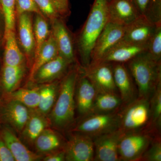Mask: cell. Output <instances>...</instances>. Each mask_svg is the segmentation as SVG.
Here are the masks:
<instances>
[{
	"mask_svg": "<svg viewBox=\"0 0 161 161\" xmlns=\"http://www.w3.org/2000/svg\"><path fill=\"white\" fill-rule=\"evenodd\" d=\"M110 0H95L87 19L75 40L76 53L80 67L84 68L91 63V55L98 36L108 22V4Z\"/></svg>",
	"mask_w": 161,
	"mask_h": 161,
	"instance_id": "6da1fadb",
	"label": "cell"
},
{
	"mask_svg": "<svg viewBox=\"0 0 161 161\" xmlns=\"http://www.w3.org/2000/svg\"><path fill=\"white\" fill-rule=\"evenodd\" d=\"M80 66L69 70L59 85L58 97L50 115L52 125L59 130H65L72 125L76 109L75 92Z\"/></svg>",
	"mask_w": 161,
	"mask_h": 161,
	"instance_id": "7a4b0ae2",
	"label": "cell"
},
{
	"mask_svg": "<svg viewBox=\"0 0 161 161\" xmlns=\"http://www.w3.org/2000/svg\"><path fill=\"white\" fill-rule=\"evenodd\" d=\"M137 90V97L150 99L161 81V61H157L147 52L125 63Z\"/></svg>",
	"mask_w": 161,
	"mask_h": 161,
	"instance_id": "3957f363",
	"label": "cell"
},
{
	"mask_svg": "<svg viewBox=\"0 0 161 161\" xmlns=\"http://www.w3.org/2000/svg\"><path fill=\"white\" fill-rule=\"evenodd\" d=\"M150 119V99L137 97L119 110L118 130L124 134L146 130Z\"/></svg>",
	"mask_w": 161,
	"mask_h": 161,
	"instance_id": "277c9868",
	"label": "cell"
},
{
	"mask_svg": "<svg viewBox=\"0 0 161 161\" xmlns=\"http://www.w3.org/2000/svg\"><path fill=\"white\" fill-rule=\"evenodd\" d=\"M119 110L111 113H92L84 116L71 131L88 136L94 139L101 135L118 130Z\"/></svg>",
	"mask_w": 161,
	"mask_h": 161,
	"instance_id": "5b68a950",
	"label": "cell"
},
{
	"mask_svg": "<svg viewBox=\"0 0 161 161\" xmlns=\"http://www.w3.org/2000/svg\"><path fill=\"white\" fill-rule=\"evenodd\" d=\"M155 134L147 130L125 133L121 137L118 146L121 161L141 160Z\"/></svg>",
	"mask_w": 161,
	"mask_h": 161,
	"instance_id": "8992f818",
	"label": "cell"
},
{
	"mask_svg": "<svg viewBox=\"0 0 161 161\" xmlns=\"http://www.w3.org/2000/svg\"><path fill=\"white\" fill-rule=\"evenodd\" d=\"M81 68L97 93H118L114 81L112 63L100 61L91 63L86 68Z\"/></svg>",
	"mask_w": 161,
	"mask_h": 161,
	"instance_id": "52a82bcc",
	"label": "cell"
},
{
	"mask_svg": "<svg viewBox=\"0 0 161 161\" xmlns=\"http://www.w3.org/2000/svg\"><path fill=\"white\" fill-rule=\"evenodd\" d=\"M73 132L64 149L65 161H93L95 158L93 139L88 136Z\"/></svg>",
	"mask_w": 161,
	"mask_h": 161,
	"instance_id": "ba28073f",
	"label": "cell"
},
{
	"mask_svg": "<svg viewBox=\"0 0 161 161\" xmlns=\"http://www.w3.org/2000/svg\"><path fill=\"white\" fill-rule=\"evenodd\" d=\"M125 27L109 22L107 23L93 47L90 64L100 61L107 52L122 39Z\"/></svg>",
	"mask_w": 161,
	"mask_h": 161,
	"instance_id": "9c48e42d",
	"label": "cell"
},
{
	"mask_svg": "<svg viewBox=\"0 0 161 161\" xmlns=\"http://www.w3.org/2000/svg\"><path fill=\"white\" fill-rule=\"evenodd\" d=\"M124 134L118 129L94 138V161H121L118 146L121 137Z\"/></svg>",
	"mask_w": 161,
	"mask_h": 161,
	"instance_id": "30bf717a",
	"label": "cell"
},
{
	"mask_svg": "<svg viewBox=\"0 0 161 161\" xmlns=\"http://www.w3.org/2000/svg\"><path fill=\"white\" fill-rule=\"evenodd\" d=\"M97 91L80 66L75 92L76 108L81 116L92 113Z\"/></svg>",
	"mask_w": 161,
	"mask_h": 161,
	"instance_id": "8fae6325",
	"label": "cell"
},
{
	"mask_svg": "<svg viewBox=\"0 0 161 161\" xmlns=\"http://www.w3.org/2000/svg\"><path fill=\"white\" fill-rule=\"evenodd\" d=\"M52 33L54 38L59 55L73 64L76 60L75 40L63 19H57L51 21Z\"/></svg>",
	"mask_w": 161,
	"mask_h": 161,
	"instance_id": "7c38bea8",
	"label": "cell"
},
{
	"mask_svg": "<svg viewBox=\"0 0 161 161\" xmlns=\"http://www.w3.org/2000/svg\"><path fill=\"white\" fill-rule=\"evenodd\" d=\"M115 86L123 106L137 98L136 85L132 75L125 63H112Z\"/></svg>",
	"mask_w": 161,
	"mask_h": 161,
	"instance_id": "4fadbf2b",
	"label": "cell"
},
{
	"mask_svg": "<svg viewBox=\"0 0 161 161\" xmlns=\"http://www.w3.org/2000/svg\"><path fill=\"white\" fill-rule=\"evenodd\" d=\"M158 26L144 16H140L125 26L121 40L135 44L147 45Z\"/></svg>",
	"mask_w": 161,
	"mask_h": 161,
	"instance_id": "5bb4252c",
	"label": "cell"
},
{
	"mask_svg": "<svg viewBox=\"0 0 161 161\" xmlns=\"http://www.w3.org/2000/svg\"><path fill=\"white\" fill-rule=\"evenodd\" d=\"M108 22L126 26L141 16L132 0H110Z\"/></svg>",
	"mask_w": 161,
	"mask_h": 161,
	"instance_id": "9a60e30c",
	"label": "cell"
},
{
	"mask_svg": "<svg viewBox=\"0 0 161 161\" xmlns=\"http://www.w3.org/2000/svg\"><path fill=\"white\" fill-rule=\"evenodd\" d=\"M147 50V45L135 44L121 40L107 52L100 61L125 64Z\"/></svg>",
	"mask_w": 161,
	"mask_h": 161,
	"instance_id": "2e32d148",
	"label": "cell"
},
{
	"mask_svg": "<svg viewBox=\"0 0 161 161\" xmlns=\"http://www.w3.org/2000/svg\"><path fill=\"white\" fill-rule=\"evenodd\" d=\"M72 64L60 55L45 63L37 70L32 80L39 83H45L64 76Z\"/></svg>",
	"mask_w": 161,
	"mask_h": 161,
	"instance_id": "e0dca14e",
	"label": "cell"
},
{
	"mask_svg": "<svg viewBox=\"0 0 161 161\" xmlns=\"http://www.w3.org/2000/svg\"><path fill=\"white\" fill-rule=\"evenodd\" d=\"M18 32L19 41L25 57L28 61L34 58L35 40L33 26L30 13H24L18 16Z\"/></svg>",
	"mask_w": 161,
	"mask_h": 161,
	"instance_id": "ac0fdd59",
	"label": "cell"
},
{
	"mask_svg": "<svg viewBox=\"0 0 161 161\" xmlns=\"http://www.w3.org/2000/svg\"><path fill=\"white\" fill-rule=\"evenodd\" d=\"M2 137L9 148L16 161H35L40 158L38 155L30 150L9 129L3 130Z\"/></svg>",
	"mask_w": 161,
	"mask_h": 161,
	"instance_id": "d6986e66",
	"label": "cell"
},
{
	"mask_svg": "<svg viewBox=\"0 0 161 161\" xmlns=\"http://www.w3.org/2000/svg\"><path fill=\"white\" fill-rule=\"evenodd\" d=\"M123 106L122 101L119 93H97L91 113H108L117 112Z\"/></svg>",
	"mask_w": 161,
	"mask_h": 161,
	"instance_id": "ffe728a7",
	"label": "cell"
},
{
	"mask_svg": "<svg viewBox=\"0 0 161 161\" xmlns=\"http://www.w3.org/2000/svg\"><path fill=\"white\" fill-rule=\"evenodd\" d=\"M45 17L51 21L66 17L69 15L68 1L63 0H34Z\"/></svg>",
	"mask_w": 161,
	"mask_h": 161,
	"instance_id": "44dd1931",
	"label": "cell"
},
{
	"mask_svg": "<svg viewBox=\"0 0 161 161\" xmlns=\"http://www.w3.org/2000/svg\"><path fill=\"white\" fill-rule=\"evenodd\" d=\"M34 143L38 151L47 153L64 149L65 143L58 133L47 128L37 137Z\"/></svg>",
	"mask_w": 161,
	"mask_h": 161,
	"instance_id": "7402d4cb",
	"label": "cell"
},
{
	"mask_svg": "<svg viewBox=\"0 0 161 161\" xmlns=\"http://www.w3.org/2000/svg\"><path fill=\"white\" fill-rule=\"evenodd\" d=\"M58 55V47L51 31L42 45L37 56L34 59L33 64L30 74L29 80H32L35 73L40 67L53 60Z\"/></svg>",
	"mask_w": 161,
	"mask_h": 161,
	"instance_id": "603a6c76",
	"label": "cell"
},
{
	"mask_svg": "<svg viewBox=\"0 0 161 161\" xmlns=\"http://www.w3.org/2000/svg\"><path fill=\"white\" fill-rule=\"evenodd\" d=\"M29 108L16 101L12 100L6 108V118L19 132L23 131L30 117Z\"/></svg>",
	"mask_w": 161,
	"mask_h": 161,
	"instance_id": "cb8c5ba5",
	"label": "cell"
},
{
	"mask_svg": "<svg viewBox=\"0 0 161 161\" xmlns=\"http://www.w3.org/2000/svg\"><path fill=\"white\" fill-rule=\"evenodd\" d=\"M4 38L6 42L4 64L14 66L23 65L25 58L18 45L15 31L10 32Z\"/></svg>",
	"mask_w": 161,
	"mask_h": 161,
	"instance_id": "d4e9b609",
	"label": "cell"
},
{
	"mask_svg": "<svg viewBox=\"0 0 161 161\" xmlns=\"http://www.w3.org/2000/svg\"><path fill=\"white\" fill-rule=\"evenodd\" d=\"M48 122L45 115L37 112H31L23 130L24 138L29 142L34 143L37 137L47 128Z\"/></svg>",
	"mask_w": 161,
	"mask_h": 161,
	"instance_id": "484cf974",
	"label": "cell"
},
{
	"mask_svg": "<svg viewBox=\"0 0 161 161\" xmlns=\"http://www.w3.org/2000/svg\"><path fill=\"white\" fill-rule=\"evenodd\" d=\"M150 119L147 130L159 133L161 125V81L150 98Z\"/></svg>",
	"mask_w": 161,
	"mask_h": 161,
	"instance_id": "4316f807",
	"label": "cell"
},
{
	"mask_svg": "<svg viewBox=\"0 0 161 161\" xmlns=\"http://www.w3.org/2000/svg\"><path fill=\"white\" fill-rule=\"evenodd\" d=\"M25 70L24 64L16 66L4 64L2 72V83L6 92L11 93L16 90L24 76Z\"/></svg>",
	"mask_w": 161,
	"mask_h": 161,
	"instance_id": "83f0119b",
	"label": "cell"
},
{
	"mask_svg": "<svg viewBox=\"0 0 161 161\" xmlns=\"http://www.w3.org/2000/svg\"><path fill=\"white\" fill-rule=\"evenodd\" d=\"M59 88L57 83L48 84L40 87L38 112L45 115L51 111L58 97Z\"/></svg>",
	"mask_w": 161,
	"mask_h": 161,
	"instance_id": "f1b7e54d",
	"label": "cell"
},
{
	"mask_svg": "<svg viewBox=\"0 0 161 161\" xmlns=\"http://www.w3.org/2000/svg\"><path fill=\"white\" fill-rule=\"evenodd\" d=\"M10 94L12 100L19 102L29 108H37L40 99V88L19 89Z\"/></svg>",
	"mask_w": 161,
	"mask_h": 161,
	"instance_id": "f546056e",
	"label": "cell"
},
{
	"mask_svg": "<svg viewBox=\"0 0 161 161\" xmlns=\"http://www.w3.org/2000/svg\"><path fill=\"white\" fill-rule=\"evenodd\" d=\"M33 31L35 40L34 59L51 32L48 23L44 16L36 14L34 24Z\"/></svg>",
	"mask_w": 161,
	"mask_h": 161,
	"instance_id": "4dcf8cb0",
	"label": "cell"
},
{
	"mask_svg": "<svg viewBox=\"0 0 161 161\" xmlns=\"http://www.w3.org/2000/svg\"><path fill=\"white\" fill-rule=\"evenodd\" d=\"M5 21L6 36L10 32L15 31V0H0Z\"/></svg>",
	"mask_w": 161,
	"mask_h": 161,
	"instance_id": "1f68e13d",
	"label": "cell"
},
{
	"mask_svg": "<svg viewBox=\"0 0 161 161\" xmlns=\"http://www.w3.org/2000/svg\"><path fill=\"white\" fill-rule=\"evenodd\" d=\"M146 52L154 60L161 61V25L157 26L147 43Z\"/></svg>",
	"mask_w": 161,
	"mask_h": 161,
	"instance_id": "d6a6232c",
	"label": "cell"
},
{
	"mask_svg": "<svg viewBox=\"0 0 161 161\" xmlns=\"http://www.w3.org/2000/svg\"><path fill=\"white\" fill-rule=\"evenodd\" d=\"M141 160L161 161V142L159 135L153 139L142 156Z\"/></svg>",
	"mask_w": 161,
	"mask_h": 161,
	"instance_id": "836d02e7",
	"label": "cell"
},
{
	"mask_svg": "<svg viewBox=\"0 0 161 161\" xmlns=\"http://www.w3.org/2000/svg\"><path fill=\"white\" fill-rule=\"evenodd\" d=\"M15 12L17 17L24 13H35L43 16L34 0H15Z\"/></svg>",
	"mask_w": 161,
	"mask_h": 161,
	"instance_id": "e575fe53",
	"label": "cell"
},
{
	"mask_svg": "<svg viewBox=\"0 0 161 161\" xmlns=\"http://www.w3.org/2000/svg\"><path fill=\"white\" fill-rule=\"evenodd\" d=\"M14 161V158L10 150L1 137L0 138V161Z\"/></svg>",
	"mask_w": 161,
	"mask_h": 161,
	"instance_id": "d590c367",
	"label": "cell"
},
{
	"mask_svg": "<svg viewBox=\"0 0 161 161\" xmlns=\"http://www.w3.org/2000/svg\"><path fill=\"white\" fill-rule=\"evenodd\" d=\"M45 161H65V154L64 149H60L50 153L43 158Z\"/></svg>",
	"mask_w": 161,
	"mask_h": 161,
	"instance_id": "8d00e7d4",
	"label": "cell"
},
{
	"mask_svg": "<svg viewBox=\"0 0 161 161\" xmlns=\"http://www.w3.org/2000/svg\"><path fill=\"white\" fill-rule=\"evenodd\" d=\"M140 15L145 16L150 0H132Z\"/></svg>",
	"mask_w": 161,
	"mask_h": 161,
	"instance_id": "74e56055",
	"label": "cell"
},
{
	"mask_svg": "<svg viewBox=\"0 0 161 161\" xmlns=\"http://www.w3.org/2000/svg\"><path fill=\"white\" fill-rule=\"evenodd\" d=\"M63 1H68V0H63Z\"/></svg>",
	"mask_w": 161,
	"mask_h": 161,
	"instance_id": "f35d334b",
	"label": "cell"
}]
</instances>
